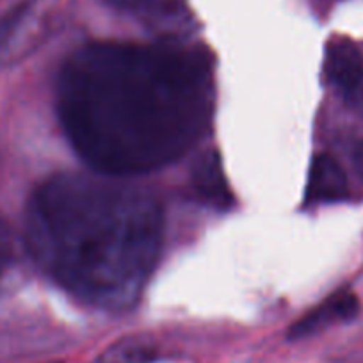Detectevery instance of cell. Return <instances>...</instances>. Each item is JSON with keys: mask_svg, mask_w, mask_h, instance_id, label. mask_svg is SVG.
Segmentation results:
<instances>
[{"mask_svg": "<svg viewBox=\"0 0 363 363\" xmlns=\"http://www.w3.org/2000/svg\"><path fill=\"white\" fill-rule=\"evenodd\" d=\"M193 187L198 198L211 207L226 211L232 207L233 194L226 180L221 157L208 152L201 157L193 169Z\"/></svg>", "mask_w": 363, "mask_h": 363, "instance_id": "obj_5", "label": "cell"}, {"mask_svg": "<svg viewBox=\"0 0 363 363\" xmlns=\"http://www.w3.org/2000/svg\"><path fill=\"white\" fill-rule=\"evenodd\" d=\"M354 169L358 173V177L363 180V141L359 143L354 152Z\"/></svg>", "mask_w": 363, "mask_h": 363, "instance_id": "obj_11", "label": "cell"}, {"mask_svg": "<svg viewBox=\"0 0 363 363\" xmlns=\"http://www.w3.org/2000/svg\"><path fill=\"white\" fill-rule=\"evenodd\" d=\"M107 363H152L155 359L153 349L145 345H134V347L113 349L107 352Z\"/></svg>", "mask_w": 363, "mask_h": 363, "instance_id": "obj_9", "label": "cell"}, {"mask_svg": "<svg viewBox=\"0 0 363 363\" xmlns=\"http://www.w3.org/2000/svg\"><path fill=\"white\" fill-rule=\"evenodd\" d=\"M30 13H33V0H22L0 16V57H4L6 52L11 48V43L26 26Z\"/></svg>", "mask_w": 363, "mask_h": 363, "instance_id": "obj_8", "label": "cell"}, {"mask_svg": "<svg viewBox=\"0 0 363 363\" xmlns=\"http://www.w3.org/2000/svg\"><path fill=\"white\" fill-rule=\"evenodd\" d=\"M52 363H62V362H52Z\"/></svg>", "mask_w": 363, "mask_h": 363, "instance_id": "obj_12", "label": "cell"}, {"mask_svg": "<svg viewBox=\"0 0 363 363\" xmlns=\"http://www.w3.org/2000/svg\"><path fill=\"white\" fill-rule=\"evenodd\" d=\"M349 194L347 177L340 164L331 155L313 157L306 182V201L308 203H337Z\"/></svg>", "mask_w": 363, "mask_h": 363, "instance_id": "obj_4", "label": "cell"}, {"mask_svg": "<svg viewBox=\"0 0 363 363\" xmlns=\"http://www.w3.org/2000/svg\"><path fill=\"white\" fill-rule=\"evenodd\" d=\"M358 312V298L352 292H338L333 298L328 299L326 303L306 313L298 323H294V326L289 331V338L296 340V338L308 337V335H313L323 330V328L330 326L331 323L354 319Z\"/></svg>", "mask_w": 363, "mask_h": 363, "instance_id": "obj_6", "label": "cell"}, {"mask_svg": "<svg viewBox=\"0 0 363 363\" xmlns=\"http://www.w3.org/2000/svg\"><path fill=\"white\" fill-rule=\"evenodd\" d=\"M26 232L33 258L59 287L114 312L134 305L155 271L164 212L141 189L66 173L34 191Z\"/></svg>", "mask_w": 363, "mask_h": 363, "instance_id": "obj_2", "label": "cell"}, {"mask_svg": "<svg viewBox=\"0 0 363 363\" xmlns=\"http://www.w3.org/2000/svg\"><path fill=\"white\" fill-rule=\"evenodd\" d=\"M57 109L69 143L107 177L159 169L207 132L208 59L180 45L91 43L66 61Z\"/></svg>", "mask_w": 363, "mask_h": 363, "instance_id": "obj_1", "label": "cell"}, {"mask_svg": "<svg viewBox=\"0 0 363 363\" xmlns=\"http://www.w3.org/2000/svg\"><path fill=\"white\" fill-rule=\"evenodd\" d=\"M324 69L345 102L351 106L363 102V57L351 41L337 40L328 45Z\"/></svg>", "mask_w": 363, "mask_h": 363, "instance_id": "obj_3", "label": "cell"}, {"mask_svg": "<svg viewBox=\"0 0 363 363\" xmlns=\"http://www.w3.org/2000/svg\"><path fill=\"white\" fill-rule=\"evenodd\" d=\"M107 4L132 13L153 26L173 27L187 16L186 0H107Z\"/></svg>", "mask_w": 363, "mask_h": 363, "instance_id": "obj_7", "label": "cell"}, {"mask_svg": "<svg viewBox=\"0 0 363 363\" xmlns=\"http://www.w3.org/2000/svg\"><path fill=\"white\" fill-rule=\"evenodd\" d=\"M15 260V239L13 232L4 219H0V280Z\"/></svg>", "mask_w": 363, "mask_h": 363, "instance_id": "obj_10", "label": "cell"}]
</instances>
